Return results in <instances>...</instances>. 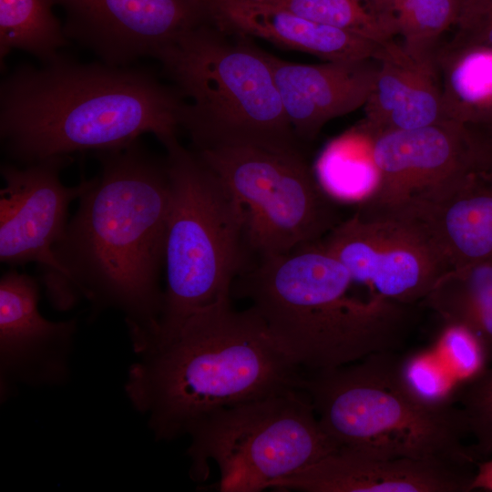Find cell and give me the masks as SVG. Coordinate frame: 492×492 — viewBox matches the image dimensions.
Wrapping results in <instances>:
<instances>
[{
    "label": "cell",
    "instance_id": "17",
    "mask_svg": "<svg viewBox=\"0 0 492 492\" xmlns=\"http://www.w3.org/2000/svg\"><path fill=\"white\" fill-rule=\"evenodd\" d=\"M374 57L378 70L362 121L373 134L445 122L435 56L413 55L392 39Z\"/></svg>",
    "mask_w": 492,
    "mask_h": 492
},
{
    "label": "cell",
    "instance_id": "27",
    "mask_svg": "<svg viewBox=\"0 0 492 492\" xmlns=\"http://www.w3.org/2000/svg\"><path fill=\"white\" fill-rule=\"evenodd\" d=\"M455 404L465 416L476 460L492 456V364L460 387Z\"/></svg>",
    "mask_w": 492,
    "mask_h": 492
},
{
    "label": "cell",
    "instance_id": "10",
    "mask_svg": "<svg viewBox=\"0 0 492 492\" xmlns=\"http://www.w3.org/2000/svg\"><path fill=\"white\" fill-rule=\"evenodd\" d=\"M322 240L354 282L373 295L421 304L451 266L414 215L361 203Z\"/></svg>",
    "mask_w": 492,
    "mask_h": 492
},
{
    "label": "cell",
    "instance_id": "21",
    "mask_svg": "<svg viewBox=\"0 0 492 492\" xmlns=\"http://www.w3.org/2000/svg\"><path fill=\"white\" fill-rule=\"evenodd\" d=\"M421 304L445 323L469 330L492 364V261L453 268L435 284Z\"/></svg>",
    "mask_w": 492,
    "mask_h": 492
},
{
    "label": "cell",
    "instance_id": "11",
    "mask_svg": "<svg viewBox=\"0 0 492 492\" xmlns=\"http://www.w3.org/2000/svg\"><path fill=\"white\" fill-rule=\"evenodd\" d=\"M71 156H55L25 165L4 163L0 173V261L12 267L36 263L46 298L65 312L64 272L55 253L67 223L70 204L94 178L75 186L61 180Z\"/></svg>",
    "mask_w": 492,
    "mask_h": 492
},
{
    "label": "cell",
    "instance_id": "4",
    "mask_svg": "<svg viewBox=\"0 0 492 492\" xmlns=\"http://www.w3.org/2000/svg\"><path fill=\"white\" fill-rule=\"evenodd\" d=\"M362 292L321 240L261 258L235 290L304 372L397 352L406 343L416 305Z\"/></svg>",
    "mask_w": 492,
    "mask_h": 492
},
{
    "label": "cell",
    "instance_id": "1",
    "mask_svg": "<svg viewBox=\"0 0 492 492\" xmlns=\"http://www.w3.org/2000/svg\"><path fill=\"white\" fill-rule=\"evenodd\" d=\"M100 172L78 199L54 253L64 272L67 310L81 298L93 318L124 314L129 337L152 333L163 303L159 284L170 207L166 158L138 139L95 151Z\"/></svg>",
    "mask_w": 492,
    "mask_h": 492
},
{
    "label": "cell",
    "instance_id": "6",
    "mask_svg": "<svg viewBox=\"0 0 492 492\" xmlns=\"http://www.w3.org/2000/svg\"><path fill=\"white\" fill-rule=\"evenodd\" d=\"M211 18L155 56L186 103L181 128L195 149L250 142L296 147L265 51Z\"/></svg>",
    "mask_w": 492,
    "mask_h": 492
},
{
    "label": "cell",
    "instance_id": "19",
    "mask_svg": "<svg viewBox=\"0 0 492 492\" xmlns=\"http://www.w3.org/2000/svg\"><path fill=\"white\" fill-rule=\"evenodd\" d=\"M207 4L211 19L221 27L326 61L374 57L382 45L308 19L274 2L231 1Z\"/></svg>",
    "mask_w": 492,
    "mask_h": 492
},
{
    "label": "cell",
    "instance_id": "32",
    "mask_svg": "<svg viewBox=\"0 0 492 492\" xmlns=\"http://www.w3.org/2000/svg\"><path fill=\"white\" fill-rule=\"evenodd\" d=\"M206 2H231V1H257V2H277L280 0H203Z\"/></svg>",
    "mask_w": 492,
    "mask_h": 492
},
{
    "label": "cell",
    "instance_id": "18",
    "mask_svg": "<svg viewBox=\"0 0 492 492\" xmlns=\"http://www.w3.org/2000/svg\"><path fill=\"white\" fill-rule=\"evenodd\" d=\"M401 210L426 227L452 269L492 261V178L474 169Z\"/></svg>",
    "mask_w": 492,
    "mask_h": 492
},
{
    "label": "cell",
    "instance_id": "7",
    "mask_svg": "<svg viewBox=\"0 0 492 492\" xmlns=\"http://www.w3.org/2000/svg\"><path fill=\"white\" fill-rule=\"evenodd\" d=\"M163 145L170 180L167 282L158 325L146 340L165 338L192 313L231 301L247 249L242 211L218 176L177 138Z\"/></svg>",
    "mask_w": 492,
    "mask_h": 492
},
{
    "label": "cell",
    "instance_id": "3",
    "mask_svg": "<svg viewBox=\"0 0 492 492\" xmlns=\"http://www.w3.org/2000/svg\"><path fill=\"white\" fill-rule=\"evenodd\" d=\"M125 393L148 417L157 441L187 434L190 425L221 408L302 388L303 371L251 306L231 301L189 316L170 335L133 348Z\"/></svg>",
    "mask_w": 492,
    "mask_h": 492
},
{
    "label": "cell",
    "instance_id": "22",
    "mask_svg": "<svg viewBox=\"0 0 492 492\" xmlns=\"http://www.w3.org/2000/svg\"><path fill=\"white\" fill-rule=\"evenodd\" d=\"M372 136L360 122L326 145L313 168L321 188L340 204L358 205L378 182Z\"/></svg>",
    "mask_w": 492,
    "mask_h": 492
},
{
    "label": "cell",
    "instance_id": "31",
    "mask_svg": "<svg viewBox=\"0 0 492 492\" xmlns=\"http://www.w3.org/2000/svg\"><path fill=\"white\" fill-rule=\"evenodd\" d=\"M492 491V458L479 461L477 466L472 490Z\"/></svg>",
    "mask_w": 492,
    "mask_h": 492
},
{
    "label": "cell",
    "instance_id": "12",
    "mask_svg": "<svg viewBox=\"0 0 492 492\" xmlns=\"http://www.w3.org/2000/svg\"><path fill=\"white\" fill-rule=\"evenodd\" d=\"M74 40L109 66L128 67L210 19L203 0H54Z\"/></svg>",
    "mask_w": 492,
    "mask_h": 492
},
{
    "label": "cell",
    "instance_id": "26",
    "mask_svg": "<svg viewBox=\"0 0 492 492\" xmlns=\"http://www.w3.org/2000/svg\"><path fill=\"white\" fill-rule=\"evenodd\" d=\"M397 373L407 392L430 406L456 405L461 385L432 346L398 355Z\"/></svg>",
    "mask_w": 492,
    "mask_h": 492
},
{
    "label": "cell",
    "instance_id": "8",
    "mask_svg": "<svg viewBox=\"0 0 492 492\" xmlns=\"http://www.w3.org/2000/svg\"><path fill=\"white\" fill-rule=\"evenodd\" d=\"M189 475L204 482L214 462L220 492H260L338 449L307 393L293 388L211 412L187 430Z\"/></svg>",
    "mask_w": 492,
    "mask_h": 492
},
{
    "label": "cell",
    "instance_id": "30",
    "mask_svg": "<svg viewBox=\"0 0 492 492\" xmlns=\"http://www.w3.org/2000/svg\"><path fill=\"white\" fill-rule=\"evenodd\" d=\"M466 129L475 170L492 178V120Z\"/></svg>",
    "mask_w": 492,
    "mask_h": 492
},
{
    "label": "cell",
    "instance_id": "13",
    "mask_svg": "<svg viewBox=\"0 0 492 492\" xmlns=\"http://www.w3.org/2000/svg\"><path fill=\"white\" fill-rule=\"evenodd\" d=\"M370 133L378 182L361 203L402 210L475 169L466 129L456 123Z\"/></svg>",
    "mask_w": 492,
    "mask_h": 492
},
{
    "label": "cell",
    "instance_id": "28",
    "mask_svg": "<svg viewBox=\"0 0 492 492\" xmlns=\"http://www.w3.org/2000/svg\"><path fill=\"white\" fill-rule=\"evenodd\" d=\"M462 386L489 364L486 351L466 328L445 323L431 345Z\"/></svg>",
    "mask_w": 492,
    "mask_h": 492
},
{
    "label": "cell",
    "instance_id": "14",
    "mask_svg": "<svg viewBox=\"0 0 492 492\" xmlns=\"http://www.w3.org/2000/svg\"><path fill=\"white\" fill-rule=\"evenodd\" d=\"M41 282L15 269L0 278L1 400L15 384H61L69 374V356L77 320L53 322L38 311Z\"/></svg>",
    "mask_w": 492,
    "mask_h": 492
},
{
    "label": "cell",
    "instance_id": "15",
    "mask_svg": "<svg viewBox=\"0 0 492 492\" xmlns=\"http://www.w3.org/2000/svg\"><path fill=\"white\" fill-rule=\"evenodd\" d=\"M477 466L338 448L272 488L302 492H467Z\"/></svg>",
    "mask_w": 492,
    "mask_h": 492
},
{
    "label": "cell",
    "instance_id": "9",
    "mask_svg": "<svg viewBox=\"0 0 492 492\" xmlns=\"http://www.w3.org/2000/svg\"><path fill=\"white\" fill-rule=\"evenodd\" d=\"M195 152L241 207L247 249L260 259L320 241L343 220L297 148L230 142Z\"/></svg>",
    "mask_w": 492,
    "mask_h": 492
},
{
    "label": "cell",
    "instance_id": "25",
    "mask_svg": "<svg viewBox=\"0 0 492 492\" xmlns=\"http://www.w3.org/2000/svg\"><path fill=\"white\" fill-rule=\"evenodd\" d=\"M401 45L418 56H435L440 38L455 26L462 0H387Z\"/></svg>",
    "mask_w": 492,
    "mask_h": 492
},
{
    "label": "cell",
    "instance_id": "5",
    "mask_svg": "<svg viewBox=\"0 0 492 492\" xmlns=\"http://www.w3.org/2000/svg\"><path fill=\"white\" fill-rule=\"evenodd\" d=\"M398 352L304 372L303 389L338 448L476 467L456 405L430 406L412 396L397 373Z\"/></svg>",
    "mask_w": 492,
    "mask_h": 492
},
{
    "label": "cell",
    "instance_id": "2",
    "mask_svg": "<svg viewBox=\"0 0 492 492\" xmlns=\"http://www.w3.org/2000/svg\"><path fill=\"white\" fill-rule=\"evenodd\" d=\"M186 102L149 70L60 54L20 65L0 85V141L19 165L75 152L125 147L145 133L177 138Z\"/></svg>",
    "mask_w": 492,
    "mask_h": 492
},
{
    "label": "cell",
    "instance_id": "23",
    "mask_svg": "<svg viewBox=\"0 0 492 492\" xmlns=\"http://www.w3.org/2000/svg\"><path fill=\"white\" fill-rule=\"evenodd\" d=\"M54 0H0V61L14 49L43 63L61 54L70 41L53 13Z\"/></svg>",
    "mask_w": 492,
    "mask_h": 492
},
{
    "label": "cell",
    "instance_id": "20",
    "mask_svg": "<svg viewBox=\"0 0 492 492\" xmlns=\"http://www.w3.org/2000/svg\"><path fill=\"white\" fill-rule=\"evenodd\" d=\"M435 60L445 121L464 128L492 120V47L451 39L439 45Z\"/></svg>",
    "mask_w": 492,
    "mask_h": 492
},
{
    "label": "cell",
    "instance_id": "16",
    "mask_svg": "<svg viewBox=\"0 0 492 492\" xmlns=\"http://www.w3.org/2000/svg\"><path fill=\"white\" fill-rule=\"evenodd\" d=\"M296 138L311 140L324 124L364 107L374 84V57L294 64L266 53Z\"/></svg>",
    "mask_w": 492,
    "mask_h": 492
},
{
    "label": "cell",
    "instance_id": "24",
    "mask_svg": "<svg viewBox=\"0 0 492 492\" xmlns=\"http://www.w3.org/2000/svg\"><path fill=\"white\" fill-rule=\"evenodd\" d=\"M308 19L328 25L376 44L397 36L387 0H280Z\"/></svg>",
    "mask_w": 492,
    "mask_h": 492
},
{
    "label": "cell",
    "instance_id": "29",
    "mask_svg": "<svg viewBox=\"0 0 492 492\" xmlns=\"http://www.w3.org/2000/svg\"><path fill=\"white\" fill-rule=\"evenodd\" d=\"M452 38L492 47V0H462Z\"/></svg>",
    "mask_w": 492,
    "mask_h": 492
}]
</instances>
